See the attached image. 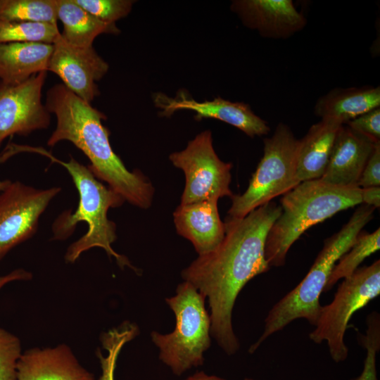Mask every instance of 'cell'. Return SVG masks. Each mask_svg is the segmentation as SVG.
<instances>
[{
  "instance_id": "6da1fadb",
  "label": "cell",
  "mask_w": 380,
  "mask_h": 380,
  "mask_svg": "<svg viewBox=\"0 0 380 380\" xmlns=\"http://www.w3.org/2000/svg\"><path fill=\"white\" fill-rule=\"evenodd\" d=\"M281 213V206L270 201L243 218H226L225 235L220 245L182 272L183 279L208 298L210 334L228 355L239 348L232 322L236 299L251 279L270 270L265 246Z\"/></svg>"
},
{
  "instance_id": "7a4b0ae2",
  "label": "cell",
  "mask_w": 380,
  "mask_h": 380,
  "mask_svg": "<svg viewBox=\"0 0 380 380\" xmlns=\"http://www.w3.org/2000/svg\"><path fill=\"white\" fill-rule=\"evenodd\" d=\"M45 105L56 118V128L47 141L49 146L70 141L88 158V167L95 177L108 184L125 201L142 209L151 205L153 185L139 171H129L113 151L110 132L102 123L105 114L63 83L47 91Z\"/></svg>"
},
{
  "instance_id": "3957f363",
  "label": "cell",
  "mask_w": 380,
  "mask_h": 380,
  "mask_svg": "<svg viewBox=\"0 0 380 380\" xmlns=\"http://www.w3.org/2000/svg\"><path fill=\"white\" fill-rule=\"evenodd\" d=\"M15 151L30 152L42 155L52 163L61 165L71 177L79 194V202L74 213L63 212L52 224V240L63 241L75 232L77 224L84 222L88 226L87 232L68 248L64 258L68 263H74L85 251L92 248L103 249L110 258L113 257L122 268L129 267L137 273L138 270L132 266L124 255L118 254L112 248L117 239L116 224L108 218L110 208L121 206L123 198L103 184L95 177L88 166L79 163L72 156L65 162L56 158L42 147L17 145Z\"/></svg>"
},
{
  "instance_id": "277c9868",
  "label": "cell",
  "mask_w": 380,
  "mask_h": 380,
  "mask_svg": "<svg viewBox=\"0 0 380 380\" xmlns=\"http://www.w3.org/2000/svg\"><path fill=\"white\" fill-rule=\"evenodd\" d=\"M280 202L281 213L265 246L270 267L284 265L291 246L310 227L362 204L361 188L333 185L321 179L305 181L284 194Z\"/></svg>"
},
{
  "instance_id": "5b68a950",
  "label": "cell",
  "mask_w": 380,
  "mask_h": 380,
  "mask_svg": "<svg viewBox=\"0 0 380 380\" xmlns=\"http://www.w3.org/2000/svg\"><path fill=\"white\" fill-rule=\"evenodd\" d=\"M374 210L365 204L358 207L340 231L325 240L322 249L303 279L269 311L263 332L250 347V353H254L271 335L296 319L303 318L315 325L322 308L319 296L324 292L334 265L373 218Z\"/></svg>"
},
{
  "instance_id": "8992f818",
  "label": "cell",
  "mask_w": 380,
  "mask_h": 380,
  "mask_svg": "<svg viewBox=\"0 0 380 380\" xmlns=\"http://www.w3.org/2000/svg\"><path fill=\"white\" fill-rule=\"evenodd\" d=\"M205 299L191 284L184 281L179 284L176 295L165 299L175 315V329L167 334H151L160 360L176 375L202 365L203 353L210 346L211 321Z\"/></svg>"
},
{
  "instance_id": "52a82bcc",
  "label": "cell",
  "mask_w": 380,
  "mask_h": 380,
  "mask_svg": "<svg viewBox=\"0 0 380 380\" xmlns=\"http://www.w3.org/2000/svg\"><path fill=\"white\" fill-rule=\"evenodd\" d=\"M263 156L246 191L233 195L228 219H240L258 207L295 188L299 139L286 124L277 125L273 134L263 140Z\"/></svg>"
},
{
  "instance_id": "ba28073f",
  "label": "cell",
  "mask_w": 380,
  "mask_h": 380,
  "mask_svg": "<svg viewBox=\"0 0 380 380\" xmlns=\"http://www.w3.org/2000/svg\"><path fill=\"white\" fill-rule=\"evenodd\" d=\"M380 294V260L357 268L339 284L333 300L322 306L315 329L310 338L315 343L326 341L336 362L344 361L348 348L344 335L353 315Z\"/></svg>"
},
{
  "instance_id": "9c48e42d",
  "label": "cell",
  "mask_w": 380,
  "mask_h": 380,
  "mask_svg": "<svg viewBox=\"0 0 380 380\" xmlns=\"http://www.w3.org/2000/svg\"><path fill=\"white\" fill-rule=\"evenodd\" d=\"M169 158L185 175L180 204L233 196L229 187L232 165L216 154L210 130L197 134L185 149L171 153Z\"/></svg>"
},
{
  "instance_id": "30bf717a",
  "label": "cell",
  "mask_w": 380,
  "mask_h": 380,
  "mask_svg": "<svg viewBox=\"0 0 380 380\" xmlns=\"http://www.w3.org/2000/svg\"><path fill=\"white\" fill-rule=\"evenodd\" d=\"M61 191L10 181L0 193V261L35 234L41 216Z\"/></svg>"
},
{
  "instance_id": "8fae6325",
  "label": "cell",
  "mask_w": 380,
  "mask_h": 380,
  "mask_svg": "<svg viewBox=\"0 0 380 380\" xmlns=\"http://www.w3.org/2000/svg\"><path fill=\"white\" fill-rule=\"evenodd\" d=\"M46 71L15 84L0 82V145L8 137L47 129L51 113L42 101Z\"/></svg>"
},
{
  "instance_id": "7c38bea8",
  "label": "cell",
  "mask_w": 380,
  "mask_h": 380,
  "mask_svg": "<svg viewBox=\"0 0 380 380\" xmlns=\"http://www.w3.org/2000/svg\"><path fill=\"white\" fill-rule=\"evenodd\" d=\"M108 68L93 46L72 45L60 33L53 43L47 71L56 74L68 89L91 103L100 93L96 82L104 77Z\"/></svg>"
},
{
  "instance_id": "4fadbf2b",
  "label": "cell",
  "mask_w": 380,
  "mask_h": 380,
  "mask_svg": "<svg viewBox=\"0 0 380 380\" xmlns=\"http://www.w3.org/2000/svg\"><path fill=\"white\" fill-rule=\"evenodd\" d=\"M154 102L161 109L163 115L170 116L178 110H192L196 113L197 120L217 119L238 128L251 137L267 134L270 130L267 122L254 113L249 105L242 102H232L220 97L199 102L186 98L183 94L175 99L156 94Z\"/></svg>"
},
{
  "instance_id": "5bb4252c",
  "label": "cell",
  "mask_w": 380,
  "mask_h": 380,
  "mask_svg": "<svg viewBox=\"0 0 380 380\" xmlns=\"http://www.w3.org/2000/svg\"><path fill=\"white\" fill-rule=\"evenodd\" d=\"M231 9L245 26L265 38L288 39L307 24L306 18L291 0H236Z\"/></svg>"
},
{
  "instance_id": "9a60e30c",
  "label": "cell",
  "mask_w": 380,
  "mask_h": 380,
  "mask_svg": "<svg viewBox=\"0 0 380 380\" xmlns=\"http://www.w3.org/2000/svg\"><path fill=\"white\" fill-rule=\"evenodd\" d=\"M17 380H94L65 343L32 348L22 353L16 365Z\"/></svg>"
},
{
  "instance_id": "2e32d148",
  "label": "cell",
  "mask_w": 380,
  "mask_h": 380,
  "mask_svg": "<svg viewBox=\"0 0 380 380\" xmlns=\"http://www.w3.org/2000/svg\"><path fill=\"white\" fill-rule=\"evenodd\" d=\"M376 144L347 125H342L321 179L336 186H358L364 167Z\"/></svg>"
},
{
  "instance_id": "e0dca14e",
  "label": "cell",
  "mask_w": 380,
  "mask_h": 380,
  "mask_svg": "<svg viewBox=\"0 0 380 380\" xmlns=\"http://www.w3.org/2000/svg\"><path fill=\"white\" fill-rule=\"evenodd\" d=\"M217 199L180 204L173 213L177 233L190 241L199 255L214 251L225 235Z\"/></svg>"
},
{
  "instance_id": "ac0fdd59",
  "label": "cell",
  "mask_w": 380,
  "mask_h": 380,
  "mask_svg": "<svg viewBox=\"0 0 380 380\" xmlns=\"http://www.w3.org/2000/svg\"><path fill=\"white\" fill-rule=\"evenodd\" d=\"M380 107V87L374 86L336 87L319 97L315 115L323 120L345 125L349 121Z\"/></svg>"
},
{
  "instance_id": "d6986e66",
  "label": "cell",
  "mask_w": 380,
  "mask_h": 380,
  "mask_svg": "<svg viewBox=\"0 0 380 380\" xmlns=\"http://www.w3.org/2000/svg\"><path fill=\"white\" fill-rule=\"evenodd\" d=\"M53 44L39 42L0 44V82L21 83L32 75L46 71Z\"/></svg>"
},
{
  "instance_id": "ffe728a7",
  "label": "cell",
  "mask_w": 380,
  "mask_h": 380,
  "mask_svg": "<svg viewBox=\"0 0 380 380\" xmlns=\"http://www.w3.org/2000/svg\"><path fill=\"white\" fill-rule=\"evenodd\" d=\"M342 125L320 120L312 125L299 139L297 152V175L300 182L321 179Z\"/></svg>"
},
{
  "instance_id": "44dd1931",
  "label": "cell",
  "mask_w": 380,
  "mask_h": 380,
  "mask_svg": "<svg viewBox=\"0 0 380 380\" xmlns=\"http://www.w3.org/2000/svg\"><path fill=\"white\" fill-rule=\"evenodd\" d=\"M58 20L63 24L61 32L69 44L81 47L92 46L101 34L120 33L116 25L105 23L87 12L74 0H57Z\"/></svg>"
},
{
  "instance_id": "7402d4cb",
  "label": "cell",
  "mask_w": 380,
  "mask_h": 380,
  "mask_svg": "<svg viewBox=\"0 0 380 380\" xmlns=\"http://www.w3.org/2000/svg\"><path fill=\"white\" fill-rule=\"evenodd\" d=\"M0 20L57 24V0H0Z\"/></svg>"
},
{
  "instance_id": "603a6c76",
  "label": "cell",
  "mask_w": 380,
  "mask_h": 380,
  "mask_svg": "<svg viewBox=\"0 0 380 380\" xmlns=\"http://www.w3.org/2000/svg\"><path fill=\"white\" fill-rule=\"evenodd\" d=\"M380 248V229L372 233L360 232L351 248L338 260L329 275L324 290L326 292L341 279L350 276L362 262Z\"/></svg>"
},
{
  "instance_id": "cb8c5ba5",
  "label": "cell",
  "mask_w": 380,
  "mask_h": 380,
  "mask_svg": "<svg viewBox=\"0 0 380 380\" xmlns=\"http://www.w3.org/2000/svg\"><path fill=\"white\" fill-rule=\"evenodd\" d=\"M139 333V328L135 324L125 321L120 326L101 334L100 340L103 348L107 350V355L104 356L101 349L97 348L96 354L102 369L99 380H114L115 369L120 350Z\"/></svg>"
},
{
  "instance_id": "d4e9b609",
  "label": "cell",
  "mask_w": 380,
  "mask_h": 380,
  "mask_svg": "<svg viewBox=\"0 0 380 380\" xmlns=\"http://www.w3.org/2000/svg\"><path fill=\"white\" fill-rule=\"evenodd\" d=\"M60 33L57 24L0 20V44L39 42L53 44Z\"/></svg>"
},
{
  "instance_id": "484cf974",
  "label": "cell",
  "mask_w": 380,
  "mask_h": 380,
  "mask_svg": "<svg viewBox=\"0 0 380 380\" xmlns=\"http://www.w3.org/2000/svg\"><path fill=\"white\" fill-rule=\"evenodd\" d=\"M99 20L110 25L126 17L132 10V0H74Z\"/></svg>"
},
{
  "instance_id": "4316f807",
  "label": "cell",
  "mask_w": 380,
  "mask_h": 380,
  "mask_svg": "<svg viewBox=\"0 0 380 380\" xmlns=\"http://www.w3.org/2000/svg\"><path fill=\"white\" fill-rule=\"evenodd\" d=\"M21 354L19 338L0 327V380H17L16 365Z\"/></svg>"
},
{
  "instance_id": "83f0119b",
  "label": "cell",
  "mask_w": 380,
  "mask_h": 380,
  "mask_svg": "<svg viewBox=\"0 0 380 380\" xmlns=\"http://www.w3.org/2000/svg\"><path fill=\"white\" fill-rule=\"evenodd\" d=\"M345 125L372 142L380 143V107L360 115Z\"/></svg>"
},
{
  "instance_id": "f1b7e54d",
  "label": "cell",
  "mask_w": 380,
  "mask_h": 380,
  "mask_svg": "<svg viewBox=\"0 0 380 380\" xmlns=\"http://www.w3.org/2000/svg\"><path fill=\"white\" fill-rule=\"evenodd\" d=\"M363 343L367 349L363 369L360 375L353 380H378L376 352L379 348V338L377 336L376 327L373 324L369 327Z\"/></svg>"
},
{
  "instance_id": "f546056e",
  "label": "cell",
  "mask_w": 380,
  "mask_h": 380,
  "mask_svg": "<svg viewBox=\"0 0 380 380\" xmlns=\"http://www.w3.org/2000/svg\"><path fill=\"white\" fill-rule=\"evenodd\" d=\"M380 185V143L376 144L361 175L358 186L367 188Z\"/></svg>"
},
{
  "instance_id": "4dcf8cb0",
  "label": "cell",
  "mask_w": 380,
  "mask_h": 380,
  "mask_svg": "<svg viewBox=\"0 0 380 380\" xmlns=\"http://www.w3.org/2000/svg\"><path fill=\"white\" fill-rule=\"evenodd\" d=\"M362 203L376 208L380 206V187L361 188Z\"/></svg>"
},
{
  "instance_id": "1f68e13d",
  "label": "cell",
  "mask_w": 380,
  "mask_h": 380,
  "mask_svg": "<svg viewBox=\"0 0 380 380\" xmlns=\"http://www.w3.org/2000/svg\"><path fill=\"white\" fill-rule=\"evenodd\" d=\"M32 278V274L23 268L15 269L8 274L0 276V290L7 284L15 281H29Z\"/></svg>"
},
{
  "instance_id": "d6a6232c",
  "label": "cell",
  "mask_w": 380,
  "mask_h": 380,
  "mask_svg": "<svg viewBox=\"0 0 380 380\" xmlns=\"http://www.w3.org/2000/svg\"><path fill=\"white\" fill-rule=\"evenodd\" d=\"M184 380H225L216 376H210L203 372H196Z\"/></svg>"
},
{
  "instance_id": "836d02e7",
  "label": "cell",
  "mask_w": 380,
  "mask_h": 380,
  "mask_svg": "<svg viewBox=\"0 0 380 380\" xmlns=\"http://www.w3.org/2000/svg\"><path fill=\"white\" fill-rule=\"evenodd\" d=\"M11 180L5 179L0 181V193L6 188V186L9 184Z\"/></svg>"
},
{
  "instance_id": "e575fe53",
  "label": "cell",
  "mask_w": 380,
  "mask_h": 380,
  "mask_svg": "<svg viewBox=\"0 0 380 380\" xmlns=\"http://www.w3.org/2000/svg\"><path fill=\"white\" fill-rule=\"evenodd\" d=\"M243 380H255V379H251V378H246Z\"/></svg>"
}]
</instances>
